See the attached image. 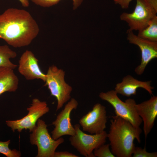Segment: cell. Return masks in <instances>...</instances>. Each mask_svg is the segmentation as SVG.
<instances>
[{
	"label": "cell",
	"mask_w": 157,
	"mask_h": 157,
	"mask_svg": "<svg viewBox=\"0 0 157 157\" xmlns=\"http://www.w3.org/2000/svg\"><path fill=\"white\" fill-rule=\"evenodd\" d=\"M39 32L36 22L25 10L9 8L0 14V38L13 47L29 45Z\"/></svg>",
	"instance_id": "6da1fadb"
},
{
	"label": "cell",
	"mask_w": 157,
	"mask_h": 157,
	"mask_svg": "<svg viewBox=\"0 0 157 157\" xmlns=\"http://www.w3.org/2000/svg\"><path fill=\"white\" fill-rule=\"evenodd\" d=\"M110 124L107 138L110 142L111 151L116 157H131L135 147L134 140L141 142L142 132L140 127L115 115L111 117Z\"/></svg>",
	"instance_id": "7a4b0ae2"
},
{
	"label": "cell",
	"mask_w": 157,
	"mask_h": 157,
	"mask_svg": "<svg viewBox=\"0 0 157 157\" xmlns=\"http://www.w3.org/2000/svg\"><path fill=\"white\" fill-rule=\"evenodd\" d=\"M133 11L122 13L120 20L125 22L129 29L127 33L133 31H140L147 27L157 13V0H136Z\"/></svg>",
	"instance_id": "3957f363"
},
{
	"label": "cell",
	"mask_w": 157,
	"mask_h": 157,
	"mask_svg": "<svg viewBox=\"0 0 157 157\" xmlns=\"http://www.w3.org/2000/svg\"><path fill=\"white\" fill-rule=\"evenodd\" d=\"M46 74L44 85L47 86L51 95L56 98L57 111L70 99L72 88L65 81V72L56 66L49 67Z\"/></svg>",
	"instance_id": "277c9868"
},
{
	"label": "cell",
	"mask_w": 157,
	"mask_h": 157,
	"mask_svg": "<svg viewBox=\"0 0 157 157\" xmlns=\"http://www.w3.org/2000/svg\"><path fill=\"white\" fill-rule=\"evenodd\" d=\"M47 127L45 122L39 119L37 125L30 134L31 143L36 145L38 147L37 157H54L56 149L64 141L62 137L56 140L53 139L49 134Z\"/></svg>",
	"instance_id": "5b68a950"
},
{
	"label": "cell",
	"mask_w": 157,
	"mask_h": 157,
	"mask_svg": "<svg viewBox=\"0 0 157 157\" xmlns=\"http://www.w3.org/2000/svg\"><path fill=\"white\" fill-rule=\"evenodd\" d=\"M99 96L113 106L116 115L129 122L134 127H140L142 121L136 112L135 108L136 103L134 99L129 98L123 102L118 97L115 90L101 92Z\"/></svg>",
	"instance_id": "8992f818"
},
{
	"label": "cell",
	"mask_w": 157,
	"mask_h": 157,
	"mask_svg": "<svg viewBox=\"0 0 157 157\" xmlns=\"http://www.w3.org/2000/svg\"><path fill=\"white\" fill-rule=\"evenodd\" d=\"M74 127L75 134L69 139L71 144L84 156L95 157L93 151L105 143L107 132L104 131L100 133L90 135L83 132L79 124L75 125Z\"/></svg>",
	"instance_id": "52a82bcc"
},
{
	"label": "cell",
	"mask_w": 157,
	"mask_h": 157,
	"mask_svg": "<svg viewBox=\"0 0 157 157\" xmlns=\"http://www.w3.org/2000/svg\"><path fill=\"white\" fill-rule=\"evenodd\" d=\"M27 110L28 111V114L22 118L6 121L7 125L13 131L17 130L20 133L25 129L31 132L36 126V123L38 119L49 110L46 101H41L36 98L33 99L31 106Z\"/></svg>",
	"instance_id": "ba28073f"
},
{
	"label": "cell",
	"mask_w": 157,
	"mask_h": 157,
	"mask_svg": "<svg viewBox=\"0 0 157 157\" xmlns=\"http://www.w3.org/2000/svg\"><path fill=\"white\" fill-rule=\"evenodd\" d=\"M107 121L106 107L97 103L94 105L91 111L80 119L79 122L83 131L96 134L104 131Z\"/></svg>",
	"instance_id": "9c48e42d"
},
{
	"label": "cell",
	"mask_w": 157,
	"mask_h": 157,
	"mask_svg": "<svg viewBox=\"0 0 157 157\" xmlns=\"http://www.w3.org/2000/svg\"><path fill=\"white\" fill-rule=\"evenodd\" d=\"M78 104L76 99L72 98L57 115L52 123L55 127L51 132L53 139L56 140L64 135L73 136L75 134V129L71 122L70 115L73 110L76 109Z\"/></svg>",
	"instance_id": "30bf717a"
},
{
	"label": "cell",
	"mask_w": 157,
	"mask_h": 157,
	"mask_svg": "<svg viewBox=\"0 0 157 157\" xmlns=\"http://www.w3.org/2000/svg\"><path fill=\"white\" fill-rule=\"evenodd\" d=\"M127 39L129 42L139 48L141 54V63L135 69L137 74H142L149 63L157 57V42L142 38L135 34L133 31L127 33Z\"/></svg>",
	"instance_id": "8fae6325"
},
{
	"label": "cell",
	"mask_w": 157,
	"mask_h": 157,
	"mask_svg": "<svg viewBox=\"0 0 157 157\" xmlns=\"http://www.w3.org/2000/svg\"><path fill=\"white\" fill-rule=\"evenodd\" d=\"M38 62L31 51L26 50L22 55L19 61V72L27 80L39 79L45 82L46 74L41 71Z\"/></svg>",
	"instance_id": "7c38bea8"
},
{
	"label": "cell",
	"mask_w": 157,
	"mask_h": 157,
	"mask_svg": "<svg viewBox=\"0 0 157 157\" xmlns=\"http://www.w3.org/2000/svg\"><path fill=\"white\" fill-rule=\"evenodd\" d=\"M135 108L143 122V130L145 139L153 128L157 116V97L153 95L148 100L135 104Z\"/></svg>",
	"instance_id": "4fadbf2b"
},
{
	"label": "cell",
	"mask_w": 157,
	"mask_h": 157,
	"mask_svg": "<svg viewBox=\"0 0 157 157\" xmlns=\"http://www.w3.org/2000/svg\"><path fill=\"white\" fill-rule=\"evenodd\" d=\"M151 81H140L130 75H128L124 77L121 83L116 84L115 90L117 94L129 97L135 95L137 89L142 88L151 94L154 88L151 86Z\"/></svg>",
	"instance_id": "5bb4252c"
},
{
	"label": "cell",
	"mask_w": 157,
	"mask_h": 157,
	"mask_svg": "<svg viewBox=\"0 0 157 157\" xmlns=\"http://www.w3.org/2000/svg\"><path fill=\"white\" fill-rule=\"evenodd\" d=\"M19 79L13 69L0 67V95L6 92H14L17 89Z\"/></svg>",
	"instance_id": "9a60e30c"
},
{
	"label": "cell",
	"mask_w": 157,
	"mask_h": 157,
	"mask_svg": "<svg viewBox=\"0 0 157 157\" xmlns=\"http://www.w3.org/2000/svg\"><path fill=\"white\" fill-rule=\"evenodd\" d=\"M16 53L6 45H0V67H5L14 69L17 65L10 61L11 59L15 58Z\"/></svg>",
	"instance_id": "2e32d148"
},
{
	"label": "cell",
	"mask_w": 157,
	"mask_h": 157,
	"mask_svg": "<svg viewBox=\"0 0 157 157\" xmlns=\"http://www.w3.org/2000/svg\"><path fill=\"white\" fill-rule=\"evenodd\" d=\"M137 35L144 39L157 42V16L151 20L147 27L138 31Z\"/></svg>",
	"instance_id": "e0dca14e"
},
{
	"label": "cell",
	"mask_w": 157,
	"mask_h": 157,
	"mask_svg": "<svg viewBox=\"0 0 157 157\" xmlns=\"http://www.w3.org/2000/svg\"><path fill=\"white\" fill-rule=\"evenodd\" d=\"M35 4L42 7H49L58 3L61 0H30ZM74 9H76L83 0H72Z\"/></svg>",
	"instance_id": "ac0fdd59"
},
{
	"label": "cell",
	"mask_w": 157,
	"mask_h": 157,
	"mask_svg": "<svg viewBox=\"0 0 157 157\" xmlns=\"http://www.w3.org/2000/svg\"><path fill=\"white\" fill-rule=\"evenodd\" d=\"M10 142V140L6 141H0V153L7 157H19L20 152L15 149L11 150L9 147Z\"/></svg>",
	"instance_id": "d6986e66"
},
{
	"label": "cell",
	"mask_w": 157,
	"mask_h": 157,
	"mask_svg": "<svg viewBox=\"0 0 157 157\" xmlns=\"http://www.w3.org/2000/svg\"><path fill=\"white\" fill-rule=\"evenodd\" d=\"M109 144H104L94 151L93 154L95 157H115L110 150Z\"/></svg>",
	"instance_id": "ffe728a7"
},
{
	"label": "cell",
	"mask_w": 157,
	"mask_h": 157,
	"mask_svg": "<svg viewBox=\"0 0 157 157\" xmlns=\"http://www.w3.org/2000/svg\"><path fill=\"white\" fill-rule=\"evenodd\" d=\"M132 157H157V152H149L147 151L145 144L144 148L136 147L133 151Z\"/></svg>",
	"instance_id": "44dd1931"
},
{
	"label": "cell",
	"mask_w": 157,
	"mask_h": 157,
	"mask_svg": "<svg viewBox=\"0 0 157 157\" xmlns=\"http://www.w3.org/2000/svg\"><path fill=\"white\" fill-rule=\"evenodd\" d=\"M79 156L67 151H55L54 157H78Z\"/></svg>",
	"instance_id": "7402d4cb"
},
{
	"label": "cell",
	"mask_w": 157,
	"mask_h": 157,
	"mask_svg": "<svg viewBox=\"0 0 157 157\" xmlns=\"http://www.w3.org/2000/svg\"><path fill=\"white\" fill-rule=\"evenodd\" d=\"M115 4H118L122 9H126L129 8L130 3L132 0H113Z\"/></svg>",
	"instance_id": "603a6c76"
},
{
	"label": "cell",
	"mask_w": 157,
	"mask_h": 157,
	"mask_svg": "<svg viewBox=\"0 0 157 157\" xmlns=\"http://www.w3.org/2000/svg\"><path fill=\"white\" fill-rule=\"evenodd\" d=\"M21 3L22 6L26 7L29 6V3L28 0H18Z\"/></svg>",
	"instance_id": "cb8c5ba5"
}]
</instances>
